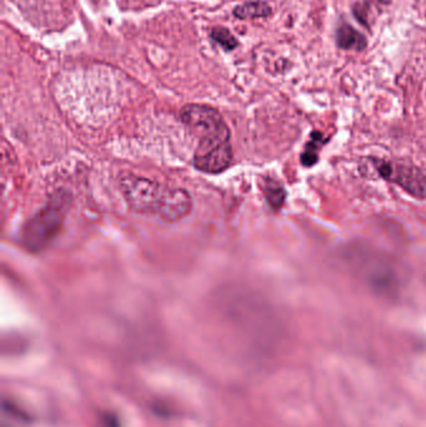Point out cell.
I'll use <instances>...</instances> for the list:
<instances>
[{
  "label": "cell",
  "instance_id": "cell-7",
  "mask_svg": "<svg viewBox=\"0 0 426 427\" xmlns=\"http://www.w3.org/2000/svg\"><path fill=\"white\" fill-rule=\"evenodd\" d=\"M271 14V8L265 1H251L244 6H236L234 15L239 19L267 18Z\"/></svg>",
  "mask_w": 426,
  "mask_h": 427
},
{
  "label": "cell",
  "instance_id": "cell-8",
  "mask_svg": "<svg viewBox=\"0 0 426 427\" xmlns=\"http://www.w3.org/2000/svg\"><path fill=\"white\" fill-rule=\"evenodd\" d=\"M324 144H325L324 135L319 131H314L310 136V140L305 144V147H304V152L301 154V164L308 168L315 165L319 159V152Z\"/></svg>",
  "mask_w": 426,
  "mask_h": 427
},
{
  "label": "cell",
  "instance_id": "cell-10",
  "mask_svg": "<svg viewBox=\"0 0 426 427\" xmlns=\"http://www.w3.org/2000/svg\"><path fill=\"white\" fill-rule=\"evenodd\" d=\"M211 36L213 41L220 44L225 50H233L238 47V41L227 28H214L211 30Z\"/></svg>",
  "mask_w": 426,
  "mask_h": 427
},
{
  "label": "cell",
  "instance_id": "cell-9",
  "mask_svg": "<svg viewBox=\"0 0 426 427\" xmlns=\"http://www.w3.org/2000/svg\"><path fill=\"white\" fill-rule=\"evenodd\" d=\"M263 191L268 204L274 210H278L279 208L283 206L284 201H285L286 193L285 189L283 187L281 182L268 178L264 182Z\"/></svg>",
  "mask_w": 426,
  "mask_h": 427
},
{
  "label": "cell",
  "instance_id": "cell-5",
  "mask_svg": "<svg viewBox=\"0 0 426 427\" xmlns=\"http://www.w3.org/2000/svg\"><path fill=\"white\" fill-rule=\"evenodd\" d=\"M374 163L381 178L397 184L418 199L426 198V175L418 168L378 159Z\"/></svg>",
  "mask_w": 426,
  "mask_h": 427
},
{
  "label": "cell",
  "instance_id": "cell-6",
  "mask_svg": "<svg viewBox=\"0 0 426 427\" xmlns=\"http://www.w3.org/2000/svg\"><path fill=\"white\" fill-rule=\"evenodd\" d=\"M336 41L340 48L345 50H357L362 52V49L367 48L365 38L348 24H343L339 27L336 31Z\"/></svg>",
  "mask_w": 426,
  "mask_h": 427
},
{
  "label": "cell",
  "instance_id": "cell-1",
  "mask_svg": "<svg viewBox=\"0 0 426 427\" xmlns=\"http://www.w3.org/2000/svg\"><path fill=\"white\" fill-rule=\"evenodd\" d=\"M340 258L348 273L378 298H397L408 284L404 263L376 246L359 241L346 244Z\"/></svg>",
  "mask_w": 426,
  "mask_h": 427
},
{
  "label": "cell",
  "instance_id": "cell-2",
  "mask_svg": "<svg viewBox=\"0 0 426 427\" xmlns=\"http://www.w3.org/2000/svg\"><path fill=\"white\" fill-rule=\"evenodd\" d=\"M181 120L198 138L194 163L206 174H219L232 164L230 130L220 113L211 106L189 104L181 109Z\"/></svg>",
  "mask_w": 426,
  "mask_h": 427
},
{
  "label": "cell",
  "instance_id": "cell-4",
  "mask_svg": "<svg viewBox=\"0 0 426 427\" xmlns=\"http://www.w3.org/2000/svg\"><path fill=\"white\" fill-rule=\"evenodd\" d=\"M69 205V195L58 193L43 208L36 217L30 219L22 234V243L30 252H41L53 240L64 220Z\"/></svg>",
  "mask_w": 426,
  "mask_h": 427
},
{
  "label": "cell",
  "instance_id": "cell-3",
  "mask_svg": "<svg viewBox=\"0 0 426 427\" xmlns=\"http://www.w3.org/2000/svg\"><path fill=\"white\" fill-rule=\"evenodd\" d=\"M122 190L134 210L160 217L168 223L187 217L192 209V199L185 190L166 189L139 176H124Z\"/></svg>",
  "mask_w": 426,
  "mask_h": 427
}]
</instances>
